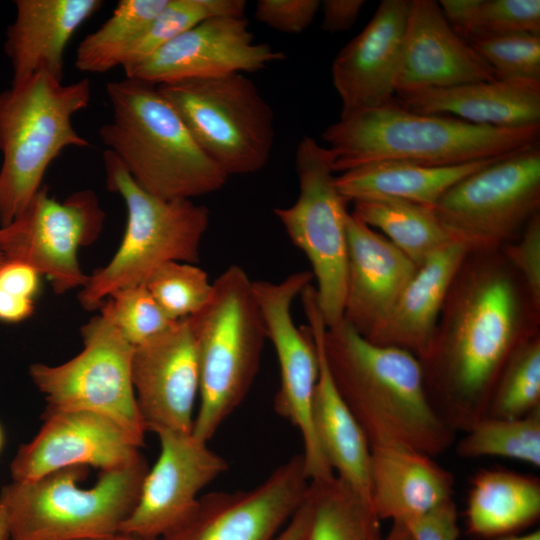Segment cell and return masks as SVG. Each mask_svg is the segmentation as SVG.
<instances>
[{"instance_id":"cell-33","label":"cell","mask_w":540,"mask_h":540,"mask_svg":"<svg viewBox=\"0 0 540 540\" xmlns=\"http://www.w3.org/2000/svg\"><path fill=\"white\" fill-rule=\"evenodd\" d=\"M456 443L465 459L501 457L540 466V408L518 418L485 416Z\"/></svg>"},{"instance_id":"cell-44","label":"cell","mask_w":540,"mask_h":540,"mask_svg":"<svg viewBox=\"0 0 540 540\" xmlns=\"http://www.w3.org/2000/svg\"><path fill=\"white\" fill-rule=\"evenodd\" d=\"M365 4L363 0H325L321 2V28L330 33L349 30Z\"/></svg>"},{"instance_id":"cell-41","label":"cell","mask_w":540,"mask_h":540,"mask_svg":"<svg viewBox=\"0 0 540 540\" xmlns=\"http://www.w3.org/2000/svg\"><path fill=\"white\" fill-rule=\"evenodd\" d=\"M320 6L318 0H259L255 17L274 30L301 33L313 22Z\"/></svg>"},{"instance_id":"cell-5","label":"cell","mask_w":540,"mask_h":540,"mask_svg":"<svg viewBox=\"0 0 540 540\" xmlns=\"http://www.w3.org/2000/svg\"><path fill=\"white\" fill-rule=\"evenodd\" d=\"M206 304L188 317L200 375L192 434L208 443L247 396L267 338L253 281L230 265L212 283Z\"/></svg>"},{"instance_id":"cell-19","label":"cell","mask_w":540,"mask_h":540,"mask_svg":"<svg viewBox=\"0 0 540 540\" xmlns=\"http://www.w3.org/2000/svg\"><path fill=\"white\" fill-rule=\"evenodd\" d=\"M131 373L147 431L193 432L200 375L188 318L134 347Z\"/></svg>"},{"instance_id":"cell-24","label":"cell","mask_w":540,"mask_h":540,"mask_svg":"<svg viewBox=\"0 0 540 540\" xmlns=\"http://www.w3.org/2000/svg\"><path fill=\"white\" fill-rule=\"evenodd\" d=\"M433 458L403 446L371 448L369 497L380 520L406 523L452 500L454 477Z\"/></svg>"},{"instance_id":"cell-47","label":"cell","mask_w":540,"mask_h":540,"mask_svg":"<svg viewBox=\"0 0 540 540\" xmlns=\"http://www.w3.org/2000/svg\"><path fill=\"white\" fill-rule=\"evenodd\" d=\"M82 540H179V535L176 534V535H173L171 537H166V538H143V537H138V536H134V535L126 534V533L117 532V533H113V534H109L105 536L87 538V539H82Z\"/></svg>"},{"instance_id":"cell-28","label":"cell","mask_w":540,"mask_h":540,"mask_svg":"<svg viewBox=\"0 0 540 540\" xmlns=\"http://www.w3.org/2000/svg\"><path fill=\"white\" fill-rule=\"evenodd\" d=\"M496 160L454 166H428L406 161L373 162L335 176V185L349 202L391 198L433 208L453 185Z\"/></svg>"},{"instance_id":"cell-45","label":"cell","mask_w":540,"mask_h":540,"mask_svg":"<svg viewBox=\"0 0 540 540\" xmlns=\"http://www.w3.org/2000/svg\"><path fill=\"white\" fill-rule=\"evenodd\" d=\"M34 311L33 299L7 293L0 289V320L19 322Z\"/></svg>"},{"instance_id":"cell-50","label":"cell","mask_w":540,"mask_h":540,"mask_svg":"<svg viewBox=\"0 0 540 540\" xmlns=\"http://www.w3.org/2000/svg\"><path fill=\"white\" fill-rule=\"evenodd\" d=\"M494 540H540V531L535 530L524 535L511 534L495 538Z\"/></svg>"},{"instance_id":"cell-40","label":"cell","mask_w":540,"mask_h":540,"mask_svg":"<svg viewBox=\"0 0 540 540\" xmlns=\"http://www.w3.org/2000/svg\"><path fill=\"white\" fill-rule=\"evenodd\" d=\"M499 250L522 279L533 306L540 311V212L528 221L519 239Z\"/></svg>"},{"instance_id":"cell-43","label":"cell","mask_w":540,"mask_h":540,"mask_svg":"<svg viewBox=\"0 0 540 540\" xmlns=\"http://www.w3.org/2000/svg\"><path fill=\"white\" fill-rule=\"evenodd\" d=\"M40 274L32 267L18 262H5L0 268V289L24 298L33 299L39 289Z\"/></svg>"},{"instance_id":"cell-31","label":"cell","mask_w":540,"mask_h":540,"mask_svg":"<svg viewBox=\"0 0 540 540\" xmlns=\"http://www.w3.org/2000/svg\"><path fill=\"white\" fill-rule=\"evenodd\" d=\"M301 540H385L370 502L336 475L310 482Z\"/></svg>"},{"instance_id":"cell-30","label":"cell","mask_w":540,"mask_h":540,"mask_svg":"<svg viewBox=\"0 0 540 540\" xmlns=\"http://www.w3.org/2000/svg\"><path fill=\"white\" fill-rule=\"evenodd\" d=\"M353 214L385 236L417 267L457 241L433 208L410 201L376 198L354 201Z\"/></svg>"},{"instance_id":"cell-22","label":"cell","mask_w":540,"mask_h":540,"mask_svg":"<svg viewBox=\"0 0 540 540\" xmlns=\"http://www.w3.org/2000/svg\"><path fill=\"white\" fill-rule=\"evenodd\" d=\"M347 237L343 321L369 339L386 320L418 267L353 213L348 216Z\"/></svg>"},{"instance_id":"cell-9","label":"cell","mask_w":540,"mask_h":540,"mask_svg":"<svg viewBox=\"0 0 540 540\" xmlns=\"http://www.w3.org/2000/svg\"><path fill=\"white\" fill-rule=\"evenodd\" d=\"M202 151L229 177L268 163L274 112L243 73L156 85Z\"/></svg>"},{"instance_id":"cell-12","label":"cell","mask_w":540,"mask_h":540,"mask_svg":"<svg viewBox=\"0 0 540 540\" xmlns=\"http://www.w3.org/2000/svg\"><path fill=\"white\" fill-rule=\"evenodd\" d=\"M540 208V146L498 159L453 185L433 210L470 251L515 240Z\"/></svg>"},{"instance_id":"cell-6","label":"cell","mask_w":540,"mask_h":540,"mask_svg":"<svg viewBox=\"0 0 540 540\" xmlns=\"http://www.w3.org/2000/svg\"><path fill=\"white\" fill-rule=\"evenodd\" d=\"M90 99L87 78L64 84L44 70L0 92L1 227L27 207L64 149L91 145L72 123Z\"/></svg>"},{"instance_id":"cell-38","label":"cell","mask_w":540,"mask_h":540,"mask_svg":"<svg viewBox=\"0 0 540 540\" xmlns=\"http://www.w3.org/2000/svg\"><path fill=\"white\" fill-rule=\"evenodd\" d=\"M497 80L540 84V35L513 34L469 41Z\"/></svg>"},{"instance_id":"cell-42","label":"cell","mask_w":540,"mask_h":540,"mask_svg":"<svg viewBox=\"0 0 540 540\" xmlns=\"http://www.w3.org/2000/svg\"><path fill=\"white\" fill-rule=\"evenodd\" d=\"M412 540H458V511L452 500L433 511L403 523Z\"/></svg>"},{"instance_id":"cell-25","label":"cell","mask_w":540,"mask_h":540,"mask_svg":"<svg viewBox=\"0 0 540 540\" xmlns=\"http://www.w3.org/2000/svg\"><path fill=\"white\" fill-rule=\"evenodd\" d=\"M470 249L455 241L428 257L403 289L371 343L395 347L420 361L428 354L450 287Z\"/></svg>"},{"instance_id":"cell-26","label":"cell","mask_w":540,"mask_h":540,"mask_svg":"<svg viewBox=\"0 0 540 540\" xmlns=\"http://www.w3.org/2000/svg\"><path fill=\"white\" fill-rule=\"evenodd\" d=\"M100 0H17L5 52L17 85L44 70L63 80L65 48L77 29L101 6Z\"/></svg>"},{"instance_id":"cell-3","label":"cell","mask_w":540,"mask_h":540,"mask_svg":"<svg viewBox=\"0 0 540 540\" xmlns=\"http://www.w3.org/2000/svg\"><path fill=\"white\" fill-rule=\"evenodd\" d=\"M343 173L380 161L454 166L501 159L540 146V125L498 128L448 115L419 114L397 103L340 118L322 133Z\"/></svg>"},{"instance_id":"cell-36","label":"cell","mask_w":540,"mask_h":540,"mask_svg":"<svg viewBox=\"0 0 540 540\" xmlns=\"http://www.w3.org/2000/svg\"><path fill=\"white\" fill-rule=\"evenodd\" d=\"M143 284L173 321L198 312L208 301L213 286L202 268L177 261L158 267Z\"/></svg>"},{"instance_id":"cell-34","label":"cell","mask_w":540,"mask_h":540,"mask_svg":"<svg viewBox=\"0 0 540 540\" xmlns=\"http://www.w3.org/2000/svg\"><path fill=\"white\" fill-rule=\"evenodd\" d=\"M540 408V333L524 339L507 361L492 392L486 415L523 417Z\"/></svg>"},{"instance_id":"cell-52","label":"cell","mask_w":540,"mask_h":540,"mask_svg":"<svg viewBox=\"0 0 540 540\" xmlns=\"http://www.w3.org/2000/svg\"><path fill=\"white\" fill-rule=\"evenodd\" d=\"M6 260L2 254V252L0 251V268L5 264Z\"/></svg>"},{"instance_id":"cell-18","label":"cell","mask_w":540,"mask_h":540,"mask_svg":"<svg viewBox=\"0 0 540 540\" xmlns=\"http://www.w3.org/2000/svg\"><path fill=\"white\" fill-rule=\"evenodd\" d=\"M310 486L302 454L244 491L201 496L179 540H275L304 502Z\"/></svg>"},{"instance_id":"cell-14","label":"cell","mask_w":540,"mask_h":540,"mask_svg":"<svg viewBox=\"0 0 540 540\" xmlns=\"http://www.w3.org/2000/svg\"><path fill=\"white\" fill-rule=\"evenodd\" d=\"M311 271L294 272L279 282L253 281L267 338L273 344L280 373V385L274 399L278 415L300 433L303 462L310 482L335 476L314 434L312 405L318 378V357L307 327H297L291 306L304 288L311 284Z\"/></svg>"},{"instance_id":"cell-15","label":"cell","mask_w":540,"mask_h":540,"mask_svg":"<svg viewBox=\"0 0 540 540\" xmlns=\"http://www.w3.org/2000/svg\"><path fill=\"white\" fill-rule=\"evenodd\" d=\"M160 454L147 471L139 499L119 532L166 538L181 532L195 516L200 492L228 468L226 460L192 433H156Z\"/></svg>"},{"instance_id":"cell-51","label":"cell","mask_w":540,"mask_h":540,"mask_svg":"<svg viewBox=\"0 0 540 540\" xmlns=\"http://www.w3.org/2000/svg\"><path fill=\"white\" fill-rule=\"evenodd\" d=\"M4 441H5V437H4V431H3V428L0 424V453L3 449V446H4Z\"/></svg>"},{"instance_id":"cell-1","label":"cell","mask_w":540,"mask_h":540,"mask_svg":"<svg viewBox=\"0 0 540 540\" xmlns=\"http://www.w3.org/2000/svg\"><path fill=\"white\" fill-rule=\"evenodd\" d=\"M539 316L500 250L469 252L420 361L429 399L453 431L465 432L485 417L510 356L539 331Z\"/></svg>"},{"instance_id":"cell-39","label":"cell","mask_w":540,"mask_h":540,"mask_svg":"<svg viewBox=\"0 0 540 540\" xmlns=\"http://www.w3.org/2000/svg\"><path fill=\"white\" fill-rule=\"evenodd\" d=\"M101 304L134 347L157 336L175 322L164 313L144 284L118 289Z\"/></svg>"},{"instance_id":"cell-23","label":"cell","mask_w":540,"mask_h":540,"mask_svg":"<svg viewBox=\"0 0 540 540\" xmlns=\"http://www.w3.org/2000/svg\"><path fill=\"white\" fill-rule=\"evenodd\" d=\"M300 297L318 357V378L312 405L317 443L334 474L370 502V445L327 367L320 338L325 322L315 287L309 284Z\"/></svg>"},{"instance_id":"cell-46","label":"cell","mask_w":540,"mask_h":540,"mask_svg":"<svg viewBox=\"0 0 540 540\" xmlns=\"http://www.w3.org/2000/svg\"><path fill=\"white\" fill-rule=\"evenodd\" d=\"M305 502L306 500H304L275 540H301L308 515V508Z\"/></svg>"},{"instance_id":"cell-2","label":"cell","mask_w":540,"mask_h":540,"mask_svg":"<svg viewBox=\"0 0 540 540\" xmlns=\"http://www.w3.org/2000/svg\"><path fill=\"white\" fill-rule=\"evenodd\" d=\"M321 345L331 377L370 448L403 446L435 457L455 442L434 409L420 360L369 342L342 321L326 327Z\"/></svg>"},{"instance_id":"cell-7","label":"cell","mask_w":540,"mask_h":540,"mask_svg":"<svg viewBox=\"0 0 540 540\" xmlns=\"http://www.w3.org/2000/svg\"><path fill=\"white\" fill-rule=\"evenodd\" d=\"M148 464L100 472L80 486L88 467L57 470L36 480L2 487L10 540H82L117 533L139 499Z\"/></svg>"},{"instance_id":"cell-8","label":"cell","mask_w":540,"mask_h":540,"mask_svg":"<svg viewBox=\"0 0 540 540\" xmlns=\"http://www.w3.org/2000/svg\"><path fill=\"white\" fill-rule=\"evenodd\" d=\"M106 185L127 208L121 244L110 262L88 277L79 294L86 310L99 308L114 291L138 284L161 265L196 264L210 212L192 199L166 200L143 190L109 150L103 154Z\"/></svg>"},{"instance_id":"cell-10","label":"cell","mask_w":540,"mask_h":540,"mask_svg":"<svg viewBox=\"0 0 540 540\" xmlns=\"http://www.w3.org/2000/svg\"><path fill=\"white\" fill-rule=\"evenodd\" d=\"M333 159L326 146L303 137L295 153L299 183L296 201L274 209L292 243L308 258L316 279V297L326 327L343 321L349 213L335 185Z\"/></svg>"},{"instance_id":"cell-29","label":"cell","mask_w":540,"mask_h":540,"mask_svg":"<svg viewBox=\"0 0 540 540\" xmlns=\"http://www.w3.org/2000/svg\"><path fill=\"white\" fill-rule=\"evenodd\" d=\"M540 516V480L506 469L479 471L471 481L468 531L481 538L516 534Z\"/></svg>"},{"instance_id":"cell-11","label":"cell","mask_w":540,"mask_h":540,"mask_svg":"<svg viewBox=\"0 0 540 540\" xmlns=\"http://www.w3.org/2000/svg\"><path fill=\"white\" fill-rule=\"evenodd\" d=\"M81 327L83 349L59 365L34 363L29 375L55 410L105 416L144 444L146 426L132 383L134 346L113 322L107 308Z\"/></svg>"},{"instance_id":"cell-48","label":"cell","mask_w":540,"mask_h":540,"mask_svg":"<svg viewBox=\"0 0 540 540\" xmlns=\"http://www.w3.org/2000/svg\"><path fill=\"white\" fill-rule=\"evenodd\" d=\"M385 540H412L403 523H392L389 532L385 535Z\"/></svg>"},{"instance_id":"cell-21","label":"cell","mask_w":540,"mask_h":540,"mask_svg":"<svg viewBox=\"0 0 540 540\" xmlns=\"http://www.w3.org/2000/svg\"><path fill=\"white\" fill-rule=\"evenodd\" d=\"M495 79L488 63L448 23L438 1L410 0L396 94Z\"/></svg>"},{"instance_id":"cell-17","label":"cell","mask_w":540,"mask_h":540,"mask_svg":"<svg viewBox=\"0 0 540 540\" xmlns=\"http://www.w3.org/2000/svg\"><path fill=\"white\" fill-rule=\"evenodd\" d=\"M42 420L38 433L19 446L10 463L14 482L36 480L73 466L111 471L143 457V443L105 416L46 407Z\"/></svg>"},{"instance_id":"cell-35","label":"cell","mask_w":540,"mask_h":540,"mask_svg":"<svg viewBox=\"0 0 540 540\" xmlns=\"http://www.w3.org/2000/svg\"><path fill=\"white\" fill-rule=\"evenodd\" d=\"M244 0H167L166 5L123 57L124 69L153 54L163 45L213 17L244 16Z\"/></svg>"},{"instance_id":"cell-32","label":"cell","mask_w":540,"mask_h":540,"mask_svg":"<svg viewBox=\"0 0 540 540\" xmlns=\"http://www.w3.org/2000/svg\"><path fill=\"white\" fill-rule=\"evenodd\" d=\"M167 0H121L112 15L79 44L75 66L88 73L121 66L129 48L166 5Z\"/></svg>"},{"instance_id":"cell-16","label":"cell","mask_w":540,"mask_h":540,"mask_svg":"<svg viewBox=\"0 0 540 540\" xmlns=\"http://www.w3.org/2000/svg\"><path fill=\"white\" fill-rule=\"evenodd\" d=\"M285 58L282 51L254 41L244 16H219L197 24L123 70L126 78L159 85L252 73Z\"/></svg>"},{"instance_id":"cell-4","label":"cell","mask_w":540,"mask_h":540,"mask_svg":"<svg viewBox=\"0 0 540 540\" xmlns=\"http://www.w3.org/2000/svg\"><path fill=\"white\" fill-rule=\"evenodd\" d=\"M112 109L99 136L146 192L192 199L223 188L228 176L202 151L157 86L132 78L106 84Z\"/></svg>"},{"instance_id":"cell-49","label":"cell","mask_w":540,"mask_h":540,"mask_svg":"<svg viewBox=\"0 0 540 540\" xmlns=\"http://www.w3.org/2000/svg\"><path fill=\"white\" fill-rule=\"evenodd\" d=\"M0 540H10L6 507L0 497Z\"/></svg>"},{"instance_id":"cell-37","label":"cell","mask_w":540,"mask_h":540,"mask_svg":"<svg viewBox=\"0 0 540 540\" xmlns=\"http://www.w3.org/2000/svg\"><path fill=\"white\" fill-rule=\"evenodd\" d=\"M457 33L468 42L513 34L540 35V1L475 0Z\"/></svg>"},{"instance_id":"cell-27","label":"cell","mask_w":540,"mask_h":540,"mask_svg":"<svg viewBox=\"0 0 540 540\" xmlns=\"http://www.w3.org/2000/svg\"><path fill=\"white\" fill-rule=\"evenodd\" d=\"M394 102L415 113L448 115L477 125H540V84L478 81L397 93Z\"/></svg>"},{"instance_id":"cell-20","label":"cell","mask_w":540,"mask_h":540,"mask_svg":"<svg viewBox=\"0 0 540 540\" xmlns=\"http://www.w3.org/2000/svg\"><path fill=\"white\" fill-rule=\"evenodd\" d=\"M410 0H383L335 56L332 83L346 118L393 102Z\"/></svg>"},{"instance_id":"cell-13","label":"cell","mask_w":540,"mask_h":540,"mask_svg":"<svg viewBox=\"0 0 540 540\" xmlns=\"http://www.w3.org/2000/svg\"><path fill=\"white\" fill-rule=\"evenodd\" d=\"M104 219L94 191L80 190L58 201L43 185L21 214L0 228V251L6 262L46 275L55 293L63 294L87 283L78 251L99 237Z\"/></svg>"}]
</instances>
